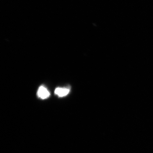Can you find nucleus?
Here are the masks:
<instances>
[{
    "label": "nucleus",
    "mask_w": 153,
    "mask_h": 153,
    "mask_svg": "<svg viewBox=\"0 0 153 153\" xmlns=\"http://www.w3.org/2000/svg\"><path fill=\"white\" fill-rule=\"evenodd\" d=\"M69 92V89L68 88H57L55 91V93L58 96L63 97L68 94Z\"/></svg>",
    "instance_id": "f03ea898"
},
{
    "label": "nucleus",
    "mask_w": 153,
    "mask_h": 153,
    "mask_svg": "<svg viewBox=\"0 0 153 153\" xmlns=\"http://www.w3.org/2000/svg\"><path fill=\"white\" fill-rule=\"evenodd\" d=\"M38 95L40 98L44 99L49 97L50 95V93L46 88L41 86L38 89Z\"/></svg>",
    "instance_id": "f257e3e1"
}]
</instances>
